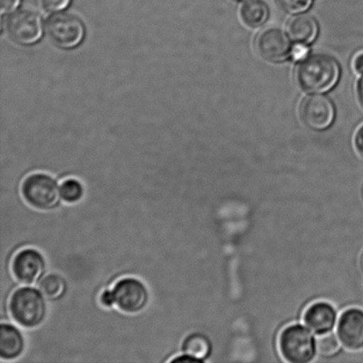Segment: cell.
<instances>
[{
    "label": "cell",
    "mask_w": 363,
    "mask_h": 363,
    "mask_svg": "<svg viewBox=\"0 0 363 363\" xmlns=\"http://www.w3.org/2000/svg\"><path fill=\"white\" fill-rule=\"evenodd\" d=\"M49 311V301L40 290L32 286H18L7 301V321L23 330H35L46 322Z\"/></svg>",
    "instance_id": "1"
},
{
    "label": "cell",
    "mask_w": 363,
    "mask_h": 363,
    "mask_svg": "<svg viewBox=\"0 0 363 363\" xmlns=\"http://www.w3.org/2000/svg\"><path fill=\"white\" fill-rule=\"evenodd\" d=\"M340 76V69L337 60L322 53L306 58L297 71L298 84L309 94H325L332 90Z\"/></svg>",
    "instance_id": "2"
},
{
    "label": "cell",
    "mask_w": 363,
    "mask_h": 363,
    "mask_svg": "<svg viewBox=\"0 0 363 363\" xmlns=\"http://www.w3.org/2000/svg\"><path fill=\"white\" fill-rule=\"evenodd\" d=\"M59 181L49 174H28L21 181L20 194L23 201L38 211H52L62 204Z\"/></svg>",
    "instance_id": "3"
},
{
    "label": "cell",
    "mask_w": 363,
    "mask_h": 363,
    "mask_svg": "<svg viewBox=\"0 0 363 363\" xmlns=\"http://www.w3.org/2000/svg\"><path fill=\"white\" fill-rule=\"evenodd\" d=\"M279 348L284 361L291 363L311 362L318 352L315 337L301 325H288L282 330Z\"/></svg>",
    "instance_id": "4"
},
{
    "label": "cell",
    "mask_w": 363,
    "mask_h": 363,
    "mask_svg": "<svg viewBox=\"0 0 363 363\" xmlns=\"http://www.w3.org/2000/svg\"><path fill=\"white\" fill-rule=\"evenodd\" d=\"M112 289L115 294L116 308L123 314L140 315L150 305V288L140 277H121L113 284Z\"/></svg>",
    "instance_id": "5"
},
{
    "label": "cell",
    "mask_w": 363,
    "mask_h": 363,
    "mask_svg": "<svg viewBox=\"0 0 363 363\" xmlns=\"http://www.w3.org/2000/svg\"><path fill=\"white\" fill-rule=\"evenodd\" d=\"M10 272L17 284L35 286L48 272V261L39 249L23 247L18 250L11 259Z\"/></svg>",
    "instance_id": "6"
},
{
    "label": "cell",
    "mask_w": 363,
    "mask_h": 363,
    "mask_svg": "<svg viewBox=\"0 0 363 363\" xmlns=\"http://www.w3.org/2000/svg\"><path fill=\"white\" fill-rule=\"evenodd\" d=\"M46 30L51 40L63 49L77 48L85 35L84 23L79 18L69 13H56L50 17Z\"/></svg>",
    "instance_id": "7"
},
{
    "label": "cell",
    "mask_w": 363,
    "mask_h": 363,
    "mask_svg": "<svg viewBox=\"0 0 363 363\" xmlns=\"http://www.w3.org/2000/svg\"><path fill=\"white\" fill-rule=\"evenodd\" d=\"M5 25L9 38L21 45H34L42 38L41 18L32 11L21 10L11 13Z\"/></svg>",
    "instance_id": "8"
},
{
    "label": "cell",
    "mask_w": 363,
    "mask_h": 363,
    "mask_svg": "<svg viewBox=\"0 0 363 363\" xmlns=\"http://www.w3.org/2000/svg\"><path fill=\"white\" fill-rule=\"evenodd\" d=\"M301 117L309 129L325 130L332 125L335 117V108L329 98L312 95L301 103Z\"/></svg>",
    "instance_id": "9"
},
{
    "label": "cell",
    "mask_w": 363,
    "mask_h": 363,
    "mask_svg": "<svg viewBox=\"0 0 363 363\" xmlns=\"http://www.w3.org/2000/svg\"><path fill=\"white\" fill-rule=\"evenodd\" d=\"M27 350L23 330L11 321L0 325V363H17Z\"/></svg>",
    "instance_id": "10"
},
{
    "label": "cell",
    "mask_w": 363,
    "mask_h": 363,
    "mask_svg": "<svg viewBox=\"0 0 363 363\" xmlns=\"http://www.w3.org/2000/svg\"><path fill=\"white\" fill-rule=\"evenodd\" d=\"M256 46L259 55L269 62H282L291 55L289 38L279 28H272L263 31Z\"/></svg>",
    "instance_id": "11"
},
{
    "label": "cell",
    "mask_w": 363,
    "mask_h": 363,
    "mask_svg": "<svg viewBox=\"0 0 363 363\" xmlns=\"http://www.w3.org/2000/svg\"><path fill=\"white\" fill-rule=\"evenodd\" d=\"M337 336L347 350L357 351L363 348V311L347 309L337 323Z\"/></svg>",
    "instance_id": "12"
},
{
    "label": "cell",
    "mask_w": 363,
    "mask_h": 363,
    "mask_svg": "<svg viewBox=\"0 0 363 363\" xmlns=\"http://www.w3.org/2000/svg\"><path fill=\"white\" fill-rule=\"evenodd\" d=\"M337 318L335 308L326 301H318L309 305L303 318L305 325L318 335L332 332L336 325Z\"/></svg>",
    "instance_id": "13"
},
{
    "label": "cell",
    "mask_w": 363,
    "mask_h": 363,
    "mask_svg": "<svg viewBox=\"0 0 363 363\" xmlns=\"http://www.w3.org/2000/svg\"><path fill=\"white\" fill-rule=\"evenodd\" d=\"M318 23L309 14H300L291 19L287 30L289 37L298 44H311L318 37Z\"/></svg>",
    "instance_id": "14"
},
{
    "label": "cell",
    "mask_w": 363,
    "mask_h": 363,
    "mask_svg": "<svg viewBox=\"0 0 363 363\" xmlns=\"http://www.w3.org/2000/svg\"><path fill=\"white\" fill-rule=\"evenodd\" d=\"M212 353V345L208 337L199 333L186 334L182 340L180 354H186L206 362Z\"/></svg>",
    "instance_id": "15"
},
{
    "label": "cell",
    "mask_w": 363,
    "mask_h": 363,
    "mask_svg": "<svg viewBox=\"0 0 363 363\" xmlns=\"http://www.w3.org/2000/svg\"><path fill=\"white\" fill-rule=\"evenodd\" d=\"M38 286L48 301L62 300L67 291V279L58 272L46 273Z\"/></svg>",
    "instance_id": "16"
},
{
    "label": "cell",
    "mask_w": 363,
    "mask_h": 363,
    "mask_svg": "<svg viewBox=\"0 0 363 363\" xmlns=\"http://www.w3.org/2000/svg\"><path fill=\"white\" fill-rule=\"evenodd\" d=\"M240 16L248 27L259 28L268 21L269 9L262 0H249L242 6Z\"/></svg>",
    "instance_id": "17"
},
{
    "label": "cell",
    "mask_w": 363,
    "mask_h": 363,
    "mask_svg": "<svg viewBox=\"0 0 363 363\" xmlns=\"http://www.w3.org/2000/svg\"><path fill=\"white\" fill-rule=\"evenodd\" d=\"M60 196L62 202L67 205H76L80 203L86 195V187L77 177H66L60 183Z\"/></svg>",
    "instance_id": "18"
},
{
    "label": "cell",
    "mask_w": 363,
    "mask_h": 363,
    "mask_svg": "<svg viewBox=\"0 0 363 363\" xmlns=\"http://www.w3.org/2000/svg\"><path fill=\"white\" fill-rule=\"evenodd\" d=\"M340 343L339 337L335 334L330 333L323 334V335H320L319 339L316 341V350L322 357H333L340 353Z\"/></svg>",
    "instance_id": "19"
},
{
    "label": "cell",
    "mask_w": 363,
    "mask_h": 363,
    "mask_svg": "<svg viewBox=\"0 0 363 363\" xmlns=\"http://www.w3.org/2000/svg\"><path fill=\"white\" fill-rule=\"evenodd\" d=\"M276 2L284 12L296 14L308 10L312 0H276Z\"/></svg>",
    "instance_id": "20"
},
{
    "label": "cell",
    "mask_w": 363,
    "mask_h": 363,
    "mask_svg": "<svg viewBox=\"0 0 363 363\" xmlns=\"http://www.w3.org/2000/svg\"><path fill=\"white\" fill-rule=\"evenodd\" d=\"M98 301L101 308L104 311H112V309L116 308V298L112 287L106 288L103 290L99 294Z\"/></svg>",
    "instance_id": "21"
},
{
    "label": "cell",
    "mask_w": 363,
    "mask_h": 363,
    "mask_svg": "<svg viewBox=\"0 0 363 363\" xmlns=\"http://www.w3.org/2000/svg\"><path fill=\"white\" fill-rule=\"evenodd\" d=\"M72 0H42L45 9L50 13L62 12L70 6Z\"/></svg>",
    "instance_id": "22"
},
{
    "label": "cell",
    "mask_w": 363,
    "mask_h": 363,
    "mask_svg": "<svg viewBox=\"0 0 363 363\" xmlns=\"http://www.w3.org/2000/svg\"><path fill=\"white\" fill-rule=\"evenodd\" d=\"M21 0H0V10L1 13L13 12L20 6Z\"/></svg>",
    "instance_id": "23"
},
{
    "label": "cell",
    "mask_w": 363,
    "mask_h": 363,
    "mask_svg": "<svg viewBox=\"0 0 363 363\" xmlns=\"http://www.w3.org/2000/svg\"><path fill=\"white\" fill-rule=\"evenodd\" d=\"M169 363H204V362L186 354H179L170 359Z\"/></svg>",
    "instance_id": "24"
},
{
    "label": "cell",
    "mask_w": 363,
    "mask_h": 363,
    "mask_svg": "<svg viewBox=\"0 0 363 363\" xmlns=\"http://www.w3.org/2000/svg\"><path fill=\"white\" fill-rule=\"evenodd\" d=\"M354 147L361 157L363 158V125L359 128L354 136Z\"/></svg>",
    "instance_id": "25"
},
{
    "label": "cell",
    "mask_w": 363,
    "mask_h": 363,
    "mask_svg": "<svg viewBox=\"0 0 363 363\" xmlns=\"http://www.w3.org/2000/svg\"><path fill=\"white\" fill-rule=\"evenodd\" d=\"M308 49L305 48L303 44H298L291 50V56L294 60H302L307 55Z\"/></svg>",
    "instance_id": "26"
},
{
    "label": "cell",
    "mask_w": 363,
    "mask_h": 363,
    "mask_svg": "<svg viewBox=\"0 0 363 363\" xmlns=\"http://www.w3.org/2000/svg\"><path fill=\"white\" fill-rule=\"evenodd\" d=\"M354 69L357 72L363 74V52L357 56L354 62Z\"/></svg>",
    "instance_id": "27"
},
{
    "label": "cell",
    "mask_w": 363,
    "mask_h": 363,
    "mask_svg": "<svg viewBox=\"0 0 363 363\" xmlns=\"http://www.w3.org/2000/svg\"><path fill=\"white\" fill-rule=\"evenodd\" d=\"M357 97L359 99V102H360V104L363 108V77L361 78L360 80L358 81Z\"/></svg>",
    "instance_id": "28"
},
{
    "label": "cell",
    "mask_w": 363,
    "mask_h": 363,
    "mask_svg": "<svg viewBox=\"0 0 363 363\" xmlns=\"http://www.w3.org/2000/svg\"><path fill=\"white\" fill-rule=\"evenodd\" d=\"M361 268L363 270V252H362V255L361 256Z\"/></svg>",
    "instance_id": "29"
}]
</instances>
